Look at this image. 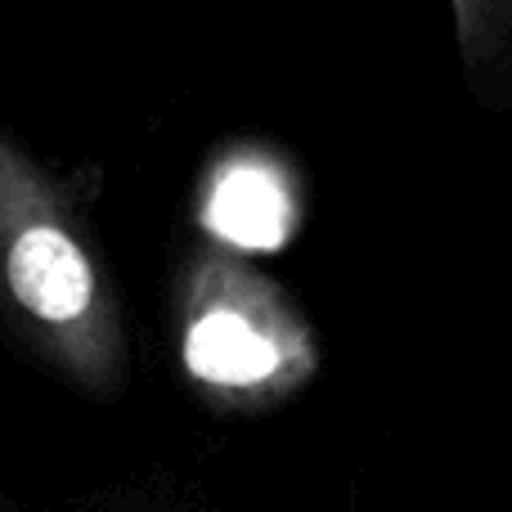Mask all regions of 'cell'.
<instances>
[{
	"instance_id": "cell-6",
	"label": "cell",
	"mask_w": 512,
	"mask_h": 512,
	"mask_svg": "<svg viewBox=\"0 0 512 512\" xmlns=\"http://www.w3.org/2000/svg\"><path fill=\"white\" fill-rule=\"evenodd\" d=\"M0 508H9V495H5V490H0Z\"/></svg>"
},
{
	"instance_id": "cell-5",
	"label": "cell",
	"mask_w": 512,
	"mask_h": 512,
	"mask_svg": "<svg viewBox=\"0 0 512 512\" xmlns=\"http://www.w3.org/2000/svg\"><path fill=\"white\" fill-rule=\"evenodd\" d=\"M81 512H212V508L171 477H140L99 490L90 504H81Z\"/></svg>"
},
{
	"instance_id": "cell-3",
	"label": "cell",
	"mask_w": 512,
	"mask_h": 512,
	"mask_svg": "<svg viewBox=\"0 0 512 512\" xmlns=\"http://www.w3.org/2000/svg\"><path fill=\"white\" fill-rule=\"evenodd\" d=\"M212 239L234 243V248H274L288 239L297 225V212L288 203V185L270 162L239 158L212 180Z\"/></svg>"
},
{
	"instance_id": "cell-1",
	"label": "cell",
	"mask_w": 512,
	"mask_h": 512,
	"mask_svg": "<svg viewBox=\"0 0 512 512\" xmlns=\"http://www.w3.org/2000/svg\"><path fill=\"white\" fill-rule=\"evenodd\" d=\"M95 198L99 167H54L0 122V346L59 387L117 405L135 382V333Z\"/></svg>"
},
{
	"instance_id": "cell-4",
	"label": "cell",
	"mask_w": 512,
	"mask_h": 512,
	"mask_svg": "<svg viewBox=\"0 0 512 512\" xmlns=\"http://www.w3.org/2000/svg\"><path fill=\"white\" fill-rule=\"evenodd\" d=\"M459 68L486 113L512 108V0H450Z\"/></svg>"
},
{
	"instance_id": "cell-2",
	"label": "cell",
	"mask_w": 512,
	"mask_h": 512,
	"mask_svg": "<svg viewBox=\"0 0 512 512\" xmlns=\"http://www.w3.org/2000/svg\"><path fill=\"white\" fill-rule=\"evenodd\" d=\"M171 351L189 396L225 418L292 405L324 373L319 328L252 252L212 234L176 256L167 283Z\"/></svg>"
}]
</instances>
